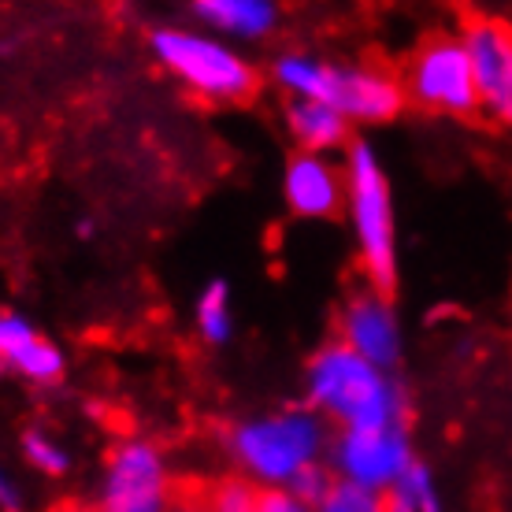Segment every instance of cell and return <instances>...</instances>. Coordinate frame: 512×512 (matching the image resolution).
Segmentation results:
<instances>
[{
    "label": "cell",
    "instance_id": "21",
    "mask_svg": "<svg viewBox=\"0 0 512 512\" xmlns=\"http://www.w3.org/2000/svg\"><path fill=\"white\" fill-rule=\"evenodd\" d=\"M260 512H316L290 490H260Z\"/></svg>",
    "mask_w": 512,
    "mask_h": 512
},
{
    "label": "cell",
    "instance_id": "24",
    "mask_svg": "<svg viewBox=\"0 0 512 512\" xmlns=\"http://www.w3.org/2000/svg\"><path fill=\"white\" fill-rule=\"evenodd\" d=\"M386 512H412L405 501H397L394 494H386Z\"/></svg>",
    "mask_w": 512,
    "mask_h": 512
},
{
    "label": "cell",
    "instance_id": "1",
    "mask_svg": "<svg viewBox=\"0 0 512 512\" xmlns=\"http://www.w3.org/2000/svg\"><path fill=\"white\" fill-rule=\"evenodd\" d=\"M308 409L338 423V431L409 427V397L394 375L360 360L342 342L323 346L305 375Z\"/></svg>",
    "mask_w": 512,
    "mask_h": 512
},
{
    "label": "cell",
    "instance_id": "8",
    "mask_svg": "<svg viewBox=\"0 0 512 512\" xmlns=\"http://www.w3.org/2000/svg\"><path fill=\"white\" fill-rule=\"evenodd\" d=\"M412 438L409 427H375V431H338L331 442V472L342 483L390 494L409 472Z\"/></svg>",
    "mask_w": 512,
    "mask_h": 512
},
{
    "label": "cell",
    "instance_id": "10",
    "mask_svg": "<svg viewBox=\"0 0 512 512\" xmlns=\"http://www.w3.org/2000/svg\"><path fill=\"white\" fill-rule=\"evenodd\" d=\"M461 41L472 56L479 104L498 119H512V26L501 19L464 23Z\"/></svg>",
    "mask_w": 512,
    "mask_h": 512
},
{
    "label": "cell",
    "instance_id": "20",
    "mask_svg": "<svg viewBox=\"0 0 512 512\" xmlns=\"http://www.w3.org/2000/svg\"><path fill=\"white\" fill-rule=\"evenodd\" d=\"M331 487H334V472H331V464H312V468H305V472L297 475L294 483H290V494L294 498H301L305 505H320L327 494H331Z\"/></svg>",
    "mask_w": 512,
    "mask_h": 512
},
{
    "label": "cell",
    "instance_id": "17",
    "mask_svg": "<svg viewBox=\"0 0 512 512\" xmlns=\"http://www.w3.org/2000/svg\"><path fill=\"white\" fill-rule=\"evenodd\" d=\"M208 505V512H260V487L249 483L245 475L238 479H219L201 494Z\"/></svg>",
    "mask_w": 512,
    "mask_h": 512
},
{
    "label": "cell",
    "instance_id": "19",
    "mask_svg": "<svg viewBox=\"0 0 512 512\" xmlns=\"http://www.w3.org/2000/svg\"><path fill=\"white\" fill-rule=\"evenodd\" d=\"M316 512H386V494H375V490L334 479L331 494L316 505Z\"/></svg>",
    "mask_w": 512,
    "mask_h": 512
},
{
    "label": "cell",
    "instance_id": "12",
    "mask_svg": "<svg viewBox=\"0 0 512 512\" xmlns=\"http://www.w3.org/2000/svg\"><path fill=\"white\" fill-rule=\"evenodd\" d=\"M0 368L23 375L38 386H56L64 379L67 360L56 342H49L19 312H0Z\"/></svg>",
    "mask_w": 512,
    "mask_h": 512
},
{
    "label": "cell",
    "instance_id": "7",
    "mask_svg": "<svg viewBox=\"0 0 512 512\" xmlns=\"http://www.w3.org/2000/svg\"><path fill=\"white\" fill-rule=\"evenodd\" d=\"M175 487L164 453L149 438H123L104 468L101 512H171Z\"/></svg>",
    "mask_w": 512,
    "mask_h": 512
},
{
    "label": "cell",
    "instance_id": "18",
    "mask_svg": "<svg viewBox=\"0 0 512 512\" xmlns=\"http://www.w3.org/2000/svg\"><path fill=\"white\" fill-rule=\"evenodd\" d=\"M23 457H26V464L41 475H64L67 468H71L67 449L60 446L52 435H45V431H26L23 435Z\"/></svg>",
    "mask_w": 512,
    "mask_h": 512
},
{
    "label": "cell",
    "instance_id": "23",
    "mask_svg": "<svg viewBox=\"0 0 512 512\" xmlns=\"http://www.w3.org/2000/svg\"><path fill=\"white\" fill-rule=\"evenodd\" d=\"M171 512H208L205 498L201 494H175V505H171Z\"/></svg>",
    "mask_w": 512,
    "mask_h": 512
},
{
    "label": "cell",
    "instance_id": "22",
    "mask_svg": "<svg viewBox=\"0 0 512 512\" xmlns=\"http://www.w3.org/2000/svg\"><path fill=\"white\" fill-rule=\"evenodd\" d=\"M0 512H23V490L4 464H0Z\"/></svg>",
    "mask_w": 512,
    "mask_h": 512
},
{
    "label": "cell",
    "instance_id": "13",
    "mask_svg": "<svg viewBox=\"0 0 512 512\" xmlns=\"http://www.w3.org/2000/svg\"><path fill=\"white\" fill-rule=\"evenodd\" d=\"M193 15L216 34V38L256 41L268 38L279 23V8L271 0H197Z\"/></svg>",
    "mask_w": 512,
    "mask_h": 512
},
{
    "label": "cell",
    "instance_id": "6",
    "mask_svg": "<svg viewBox=\"0 0 512 512\" xmlns=\"http://www.w3.org/2000/svg\"><path fill=\"white\" fill-rule=\"evenodd\" d=\"M401 90L405 101L435 116H472L483 108L472 56L464 49L461 34H438L423 41L401 71Z\"/></svg>",
    "mask_w": 512,
    "mask_h": 512
},
{
    "label": "cell",
    "instance_id": "11",
    "mask_svg": "<svg viewBox=\"0 0 512 512\" xmlns=\"http://www.w3.org/2000/svg\"><path fill=\"white\" fill-rule=\"evenodd\" d=\"M286 208L301 219H331L346 205V167L320 153H294L282 171Z\"/></svg>",
    "mask_w": 512,
    "mask_h": 512
},
{
    "label": "cell",
    "instance_id": "4",
    "mask_svg": "<svg viewBox=\"0 0 512 512\" xmlns=\"http://www.w3.org/2000/svg\"><path fill=\"white\" fill-rule=\"evenodd\" d=\"M342 167H346V212L357 234L360 268L372 290L390 297L397 286V223L383 160L368 141H353Z\"/></svg>",
    "mask_w": 512,
    "mask_h": 512
},
{
    "label": "cell",
    "instance_id": "16",
    "mask_svg": "<svg viewBox=\"0 0 512 512\" xmlns=\"http://www.w3.org/2000/svg\"><path fill=\"white\" fill-rule=\"evenodd\" d=\"M390 494L397 501H405L412 512H442V494L435 487V475L423 461H412L409 472L397 479V487Z\"/></svg>",
    "mask_w": 512,
    "mask_h": 512
},
{
    "label": "cell",
    "instance_id": "3",
    "mask_svg": "<svg viewBox=\"0 0 512 512\" xmlns=\"http://www.w3.org/2000/svg\"><path fill=\"white\" fill-rule=\"evenodd\" d=\"M227 446L249 483H260V490H286L305 468L320 464L327 427L320 412L286 409L238 423L227 435Z\"/></svg>",
    "mask_w": 512,
    "mask_h": 512
},
{
    "label": "cell",
    "instance_id": "25",
    "mask_svg": "<svg viewBox=\"0 0 512 512\" xmlns=\"http://www.w3.org/2000/svg\"><path fill=\"white\" fill-rule=\"evenodd\" d=\"M52 512H101V509H86V505H60V509Z\"/></svg>",
    "mask_w": 512,
    "mask_h": 512
},
{
    "label": "cell",
    "instance_id": "15",
    "mask_svg": "<svg viewBox=\"0 0 512 512\" xmlns=\"http://www.w3.org/2000/svg\"><path fill=\"white\" fill-rule=\"evenodd\" d=\"M193 323H197V334L205 338L208 346H223L231 342L234 334V308H231V286L223 279H212L197 297V308H193Z\"/></svg>",
    "mask_w": 512,
    "mask_h": 512
},
{
    "label": "cell",
    "instance_id": "5",
    "mask_svg": "<svg viewBox=\"0 0 512 512\" xmlns=\"http://www.w3.org/2000/svg\"><path fill=\"white\" fill-rule=\"evenodd\" d=\"M149 49L167 75H175L186 90L205 101L238 104L249 101L260 86L256 67L208 30L201 34L186 26H156L149 34Z\"/></svg>",
    "mask_w": 512,
    "mask_h": 512
},
{
    "label": "cell",
    "instance_id": "2",
    "mask_svg": "<svg viewBox=\"0 0 512 512\" xmlns=\"http://www.w3.org/2000/svg\"><path fill=\"white\" fill-rule=\"evenodd\" d=\"M271 75L297 101H320L342 112L349 123H386L401 116L405 90L401 75L368 64H334L308 52H282Z\"/></svg>",
    "mask_w": 512,
    "mask_h": 512
},
{
    "label": "cell",
    "instance_id": "14",
    "mask_svg": "<svg viewBox=\"0 0 512 512\" xmlns=\"http://www.w3.org/2000/svg\"><path fill=\"white\" fill-rule=\"evenodd\" d=\"M286 130L294 134L301 153L331 156L334 149L349 145V119L320 101H286Z\"/></svg>",
    "mask_w": 512,
    "mask_h": 512
},
{
    "label": "cell",
    "instance_id": "9",
    "mask_svg": "<svg viewBox=\"0 0 512 512\" xmlns=\"http://www.w3.org/2000/svg\"><path fill=\"white\" fill-rule=\"evenodd\" d=\"M338 331H342V346L353 349L360 360H368L383 372H394L397 360H401V320H397L390 297L379 294V290H364V294H353L342 308V320H338Z\"/></svg>",
    "mask_w": 512,
    "mask_h": 512
}]
</instances>
